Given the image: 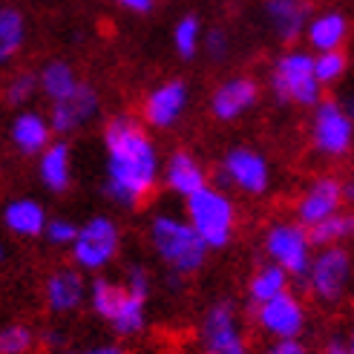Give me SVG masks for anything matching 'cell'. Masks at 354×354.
Segmentation results:
<instances>
[{"label": "cell", "mask_w": 354, "mask_h": 354, "mask_svg": "<svg viewBox=\"0 0 354 354\" xmlns=\"http://www.w3.org/2000/svg\"><path fill=\"white\" fill-rule=\"evenodd\" d=\"M158 182L162 158L145 121L115 115L104 127V190L118 207H141Z\"/></svg>", "instance_id": "6da1fadb"}, {"label": "cell", "mask_w": 354, "mask_h": 354, "mask_svg": "<svg viewBox=\"0 0 354 354\" xmlns=\"http://www.w3.org/2000/svg\"><path fill=\"white\" fill-rule=\"evenodd\" d=\"M150 248L156 259L170 271V279L179 282L205 268L210 248L196 236L185 216L176 214H156L147 227Z\"/></svg>", "instance_id": "7a4b0ae2"}, {"label": "cell", "mask_w": 354, "mask_h": 354, "mask_svg": "<svg viewBox=\"0 0 354 354\" xmlns=\"http://www.w3.org/2000/svg\"><path fill=\"white\" fill-rule=\"evenodd\" d=\"M86 303L118 337H136L147 328V297L133 294L124 282L110 277H95L86 282Z\"/></svg>", "instance_id": "3957f363"}, {"label": "cell", "mask_w": 354, "mask_h": 354, "mask_svg": "<svg viewBox=\"0 0 354 354\" xmlns=\"http://www.w3.org/2000/svg\"><path fill=\"white\" fill-rule=\"evenodd\" d=\"M185 219L210 251H222L236 236L239 214L225 190L205 185L185 199Z\"/></svg>", "instance_id": "277c9868"}, {"label": "cell", "mask_w": 354, "mask_h": 354, "mask_svg": "<svg viewBox=\"0 0 354 354\" xmlns=\"http://www.w3.org/2000/svg\"><path fill=\"white\" fill-rule=\"evenodd\" d=\"M271 93L288 107H314L326 86L314 75V55L303 49H288L271 66Z\"/></svg>", "instance_id": "5b68a950"}, {"label": "cell", "mask_w": 354, "mask_h": 354, "mask_svg": "<svg viewBox=\"0 0 354 354\" xmlns=\"http://www.w3.org/2000/svg\"><path fill=\"white\" fill-rule=\"evenodd\" d=\"M308 294L323 306H337L351 288V254L346 245L314 248L311 262L303 274Z\"/></svg>", "instance_id": "8992f818"}, {"label": "cell", "mask_w": 354, "mask_h": 354, "mask_svg": "<svg viewBox=\"0 0 354 354\" xmlns=\"http://www.w3.org/2000/svg\"><path fill=\"white\" fill-rule=\"evenodd\" d=\"M73 265L84 274H101L121 254V227L110 216H93L78 225L75 239L69 245Z\"/></svg>", "instance_id": "52a82bcc"}, {"label": "cell", "mask_w": 354, "mask_h": 354, "mask_svg": "<svg viewBox=\"0 0 354 354\" xmlns=\"http://www.w3.org/2000/svg\"><path fill=\"white\" fill-rule=\"evenodd\" d=\"M262 251L268 257V262L279 265V268L294 279V277L306 274L311 254H314V242L308 236V227H303L297 219H282L265 231Z\"/></svg>", "instance_id": "ba28073f"}, {"label": "cell", "mask_w": 354, "mask_h": 354, "mask_svg": "<svg viewBox=\"0 0 354 354\" xmlns=\"http://www.w3.org/2000/svg\"><path fill=\"white\" fill-rule=\"evenodd\" d=\"M351 141H354L351 110H346L334 98H320L314 104V115H311L314 150L326 158H346L351 153Z\"/></svg>", "instance_id": "9c48e42d"}, {"label": "cell", "mask_w": 354, "mask_h": 354, "mask_svg": "<svg viewBox=\"0 0 354 354\" xmlns=\"http://www.w3.org/2000/svg\"><path fill=\"white\" fill-rule=\"evenodd\" d=\"M199 348L202 354H248V337L231 299H216L202 314Z\"/></svg>", "instance_id": "30bf717a"}, {"label": "cell", "mask_w": 354, "mask_h": 354, "mask_svg": "<svg viewBox=\"0 0 354 354\" xmlns=\"http://www.w3.org/2000/svg\"><path fill=\"white\" fill-rule=\"evenodd\" d=\"M222 182L245 196H265L271 187V162L257 147H231L222 158Z\"/></svg>", "instance_id": "8fae6325"}, {"label": "cell", "mask_w": 354, "mask_h": 354, "mask_svg": "<svg viewBox=\"0 0 354 354\" xmlns=\"http://www.w3.org/2000/svg\"><path fill=\"white\" fill-rule=\"evenodd\" d=\"M257 326L265 337L282 340V337H299L308 326V311L297 294L286 291L274 299H265L257 306Z\"/></svg>", "instance_id": "7c38bea8"}, {"label": "cell", "mask_w": 354, "mask_h": 354, "mask_svg": "<svg viewBox=\"0 0 354 354\" xmlns=\"http://www.w3.org/2000/svg\"><path fill=\"white\" fill-rule=\"evenodd\" d=\"M101 110V98L98 93L93 90L90 84H78L73 93L58 98V101H49V127L55 136L66 138V136H73L78 130H84L90 121H95Z\"/></svg>", "instance_id": "4fadbf2b"}, {"label": "cell", "mask_w": 354, "mask_h": 354, "mask_svg": "<svg viewBox=\"0 0 354 354\" xmlns=\"http://www.w3.org/2000/svg\"><path fill=\"white\" fill-rule=\"evenodd\" d=\"M346 205V182L337 176H317L294 205V219L303 227H314Z\"/></svg>", "instance_id": "5bb4252c"}, {"label": "cell", "mask_w": 354, "mask_h": 354, "mask_svg": "<svg viewBox=\"0 0 354 354\" xmlns=\"http://www.w3.org/2000/svg\"><path fill=\"white\" fill-rule=\"evenodd\" d=\"M190 107V86L179 78L153 86L145 98V124L156 130H170Z\"/></svg>", "instance_id": "9a60e30c"}, {"label": "cell", "mask_w": 354, "mask_h": 354, "mask_svg": "<svg viewBox=\"0 0 354 354\" xmlns=\"http://www.w3.org/2000/svg\"><path fill=\"white\" fill-rule=\"evenodd\" d=\"M44 306L49 314L66 317L75 314L81 306H86V279L84 271H78L75 265H64V268L49 271L44 279Z\"/></svg>", "instance_id": "2e32d148"}, {"label": "cell", "mask_w": 354, "mask_h": 354, "mask_svg": "<svg viewBox=\"0 0 354 354\" xmlns=\"http://www.w3.org/2000/svg\"><path fill=\"white\" fill-rule=\"evenodd\" d=\"M259 101V84L251 75H234L222 81L210 95V113L216 121H236L248 115Z\"/></svg>", "instance_id": "e0dca14e"}, {"label": "cell", "mask_w": 354, "mask_h": 354, "mask_svg": "<svg viewBox=\"0 0 354 354\" xmlns=\"http://www.w3.org/2000/svg\"><path fill=\"white\" fill-rule=\"evenodd\" d=\"M308 17V0H265V21H268L274 38L282 44H294L303 38Z\"/></svg>", "instance_id": "ac0fdd59"}, {"label": "cell", "mask_w": 354, "mask_h": 354, "mask_svg": "<svg viewBox=\"0 0 354 354\" xmlns=\"http://www.w3.org/2000/svg\"><path fill=\"white\" fill-rule=\"evenodd\" d=\"M38 176L49 193H66L73 185V147L66 138H52L38 153Z\"/></svg>", "instance_id": "d6986e66"}, {"label": "cell", "mask_w": 354, "mask_h": 354, "mask_svg": "<svg viewBox=\"0 0 354 354\" xmlns=\"http://www.w3.org/2000/svg\"><path fill=\"white\" fill-rule=\"evenodd\" d=\"M52 127H49V118L38 110H17L12 124H9V138H12V147L21 153V156H38L49 141H52Z\"/></svg>", "instance_id": "ffe728a7"}, {"label": "cell", "mask_w": 354, "mask_h": 354, "mask_svg": "<svg viewBox=\"0 0 354 354\" xmlns=\"http://www.w3.org/2000/svg\"><path fill=\"white\" fill-rule=\"evenodd\" d=\"M162 179L170 193L187 199L190 193H196L199 187L207 185V173H205V165L190 150H176L162 167Z\"/></svg>", "instance_id": "44dd1931"}, {"label": "cell", "mask_w": 354, "mask_h": 354, "mask_svg": "<svg viewBox=\"0 0 354 354\" xmlns=\"http://www.w3.org/2000/svg\"><path fill=\"white\" fill-rule=\"evenodd\" d=\"M348 17L340 9H326L320 15H311L306 24V41L314 52H331V49H343L348 41Z\"/></svg>", "instance_id": "7402d4cb"}, {"label": "cell", "mask_w": 354, "mask_h": 354, "mask_svg": "<svg viewBox=\"0 0 354 354\" xmlns=\"http://www.w3.org/2000/svg\"><path fill=\"white\" fill-rule=\"evenodd\" d=\"M46 207L38 202V199H29V196H21V199H12L6 207H3V225L6 231L21 236V239H38L44 234V225H46Z\"/></svg>", "instance_id": "603a6c76"}, {"label": "cell", "mask_w": 354, "mask_h": 354, "mask_svg": "<svg viewBox=\"0 0 354 354\" xmlns=\"http://www.w3.org/2000/svg\"><path fill=\"white\" fill-rule=\"evenodd\" d=\"M35 78H38V95H44L46 101H58V98L69 95L81 84L78 69L69 61H61V58L46 61L38 73H35Z\"/></svg>", "instance_id": "cb8c5ba5"}, {"label": "cell", "mask_w": 354, "mask_h": 354, "mask_svg": "<svg viewBox=\"0 0 354 354\" xmlns=\"http://www.w3.org/2000/svg\"><path fill=\"white\" fill-rule=\"evenodd\" d=\"M26 17L15 6H0V66L15 61L26 46Z\"/></svg>", "instance_id": "d4e9b609"}, {"label": "cell", "mask_w": 354, "mask_h": 354, "mask_svg": "<svg viewBox=\"0 0 354 354\" xmlns=\"http://www.w3.org/2000/svg\"><path fill=\"white\" fill-rule=\"evenodd\" d=\"M286 291H291V277L274 262H262L259 268H254L251 279H248V299L254 306L265 303V299H274Z\"/></svg>", "instance_id": "484cf974"}, {"label": "cell", "mask_w": 354, "mask_h": 354, "mask_svg": "<svg viewBox=\"0 0 354 354\" xmlns=\"http://www.w3.org/2000/svg\"><path fill=\"white\" fill-rule=\"evenodd\" d=\"M354 231V219L351 214H343V210H337V214H331L328 219L317 222L314 227H308V236L314 242V248H326V245H343Z\"/></svg>", "instance_id": "4316f807"}, {"label": "cell", "mask_w": 354, "mask_h": 354, "mask_svg": "<svg viewBox=\"0 0 354 354\" xmlns=\"http://www.w3.org/2000/svg\"><path fill=\"white\" fill-rule=\"evenodd\" d=\"M202 32H205V26H202V21L196 15L179 17L176 26H173V46H176V52H179L182 58H196L202 52Z\"/></svg>", "instance_id": "83f0119b"}, {"label": "cell", "mask_w": 354, "mask_h": 354, "mask_svg": "<svg viewBox=\"0 0 354 354\" xmlns=\"http://www.w3.org/2000/svg\"><path fill=\"white\" fill-rule=\"evenodd\" d=\"M348 73V55L343 49H331V52H317L314 55V75L323 86L340 84Z\"/></svg>", "instance_id": "f1b7e54d"}, {"label": "cell", "mask_w": 354, "mask_h": 354, "mask_svg": "<svg viewBox=\"0 0 354 354\" xmlns=\"http://www.w3.org/2000/svg\"><path fill=\"white\" fill-rule=\"evenodd\" d=\"M38 343V334L26 323H9L0 328V354H29Z\"/></svg>", "instance_id": "f546056e"}, {"label": "cell", "mask_w": 354, "mask_h": 354, "mask_svg": "<svg viewBox=\"0 0 354 354\" xmlns=\"http://www.w3.org/2000/svg\"><path fill=\"white\" fill-rule=\"evenodd\" d=\"M3 95L12 107L24 110L38 98V78H35V73H15L3 86Z\"/></svg>", "instance_id": "4dcf8cb0"}, {"label": "cell", "mask_w": 354, "mask_h": 354, "mask_svg": "<svg viewBox=\"0 0 354 354\" xmlns=\"http://www.w3.org/2000/svg\"><path fill=\"white\" fill-rule=\"evenodd\" d=\"M75 231H78V225L73 219H66V216H49L41 236L52 248H69V245H73V239H75Z\"/></svg>", "instance_id": "1f68e13d"}, {"label": "cell", "mask_w": 354, "mask_h": 354, "mask_svg": "<svg viewBox=\"0 0 354 354\" xmlns=\"http://www.w3.org/2000/svg\"><path fill=\"white\" fill-rule=\"evenodd\" d=\"M202 49H205V55L210 61H225L227 55H231V35H227L225 29H219V26L205 29L202 32Z\"/></svg>", "instance_id": "d6a6232c"}, {"label": "cell", "mask_w": 354, "mask_h": 354, "mask_svg": "<svg viewBox=\"0 0 354 354\" xmlns=\"http://www.w3.org/2000/svg\"><path fill=\"white\" fill-rule=\"evenodd\" d=\"M124 286H127L133 294L138 297H147L150 299V291H153V279H150V271L145 268V265H130L127 274H124Z\"/></svg>", "instance_id": "836d02e7"}, {"label": "cell", "mask_w": 354, "mask_h": 354, "mask_svg": "<svg viewBox=\"0 0 354 354\" xmlns=\"http://www.w3.org/2000/svg\"><path fill=\"white\" fill-rule=\"evenodd\" d=\"M265 354H308V346L299 337H282V340H271Z\"/></svg>", "instance_id": "e575fe53"}, {"label": "cell", "mask_w": 354, "mask_h": 354, "mask_svg": "<svg viewBox=\"0 0 354 354\" xmlns=\"http://www.w3.org/2000/svg\"><path fill=\"white\" fill-rule=\"evenodd\" d=\"M58 354H127L118 343H98V346H84V348H61Z\"/></svg>", "instance_id": "d590c367"}, {"label": "cell", "mask_w": 354, "mask_h": 354, "mask_svg": "<svg viewBox=\"0 0 354 354\" xmlns=\"http://www.w3.org/2000/svg\"><path fill=\"white\" fill-rule=\"evenodd\" d=\"M323 354H354V343H351V337H346V334H334V337L326 343Z\"/></svg>", "instance_id": "8d00e7d4"}, {"label": "cell", "mask_w": 354, "mask_h": 354, "mask_svg": "<svg viewBox=\"0 0 354 354\" xmlns=\"http://www.w3.org/2000/svg\"><path fill=\"white\" fill-rule=\"evenodd\" d=\"M113 3L121 6V9H127V12H133V15H147V12H153L156 0H113Z\"/></svg>", "instance_id": "74e56055"}, {"label": "cell", "mask_w": 354, "mask_h": 354, "mask_svg": "<svg viewBox=\"0 0 354 354\" xmlns=\"http://www.w3.org/2000/svg\"><path fill=\"white\" fill-rule=\"evenodd\" d=\"M41 340H44L49 348H58V351L64 348V334H61V331H46Z\"/></svg>", "instance_id": "f35d334b"}, {"label": "cell", "mask_w": 354, "mask_h": 354, "mask_svg": "<svg viewBox=\"0 0 354 354\" xmlns=\"http://www.w3.org/2000/svg\"><path fill=\"white\" fill-rule=\"evenodd\" d=\"M6 259H9V248L6 242H0V265H6Z\"/></svg>", "instance_id": "ab89813d"}]
</instances>
